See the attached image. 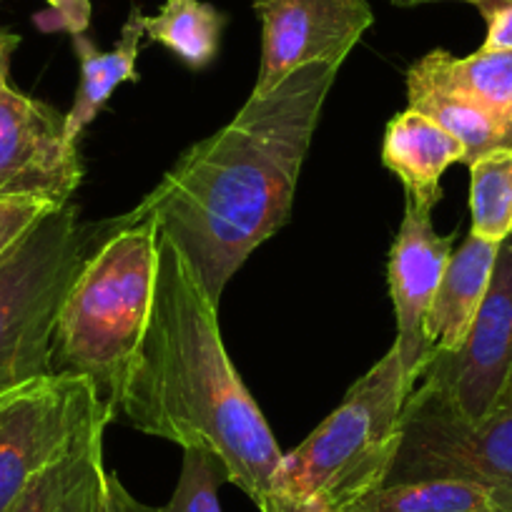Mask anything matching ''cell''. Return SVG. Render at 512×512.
<instances>
[{
	"label": "cell",
	"instance_id": "obj_23",
	"mask_svg": "<svg viewBox=\"0 0 512 512\" xmlns=\"http://www.w3.org/2000/svg\"><path fill=\"white\" fill-rule=\"evenodd\" d=\"M470 6L487 26L480 51H512V0H470Z\"/></svg>",
	"mask_w": 512,
	"mask_h": 512
},
{
	"label": "cell",
	"instance_id": "obj_28",
	"mask_svg": "<svg viewBox=\"0 0 512 512\" xmlns=\"http://www.w3.org/2000/svg\"><path fill=\"white\" fill-rule=\"evenodd\" d=\"M392 3L402 8H410V6H422V3H435V0H392ZM465 3H470V0H465Z\"/></svg>",
	"mask_w": 512,
	"mask_h": 512
},
{
	"label": "cell",
	"instance_id": "obj_15",
	"mask_svg": "<svg viewBox=\"0 0 512 512\" xmlns=\"http://www.w3.org/2000/svg\"><path fill=\"white\" fill-rule=\"evenodd\" d=\"M146 16L139 6H131L126 23L121 28L113 51H98L96 43L86 38V33L73 38V51L81 61V83H78L76 98L71 111L66 113V136L68 141L78 144V136L86 131L88 123L101 113L116 86L126 81H139L136 61H139L141 41L146 36Z\"/></svg>",
	"mask_w": 512,
	"mask_h": 512
},
{
	"label": "cell",
	"instance_id": "obj_10",
	"mask_svg": "<svg viewBox=\"0 0 512 512\" xmlns=\"http://www.w3.org/2000/svg\"><path fill=\"white\" fill-rule=\"evenodd\" d=\"M81 181V154L66 136V113L13 86L3 88L0 196H36L66 206Z\"/></svg>",
	"mask_w": 512,
	"mask_h": 512
},
{
	"label": "cell",
	"instance_id": "obj_12",
	"mask_svg": "<svg viewBox=\"0 0 512 512\" xmlns=\"http://www.w3.org/2000/svg\"><path fill=\"white\" fill-rule=\"evenodd\" d=\"M382 164L402 181L407 201L432 211L442 199V176L465 164V146L417 108L397 113L384 131Z\"/></svg>",
	"mask_w": 512,
	"mask_h": 512
},
{
	"label": "cell",
	"instance_id": "obj_9",
	"mask_svg": "<svg viewBox=\"0 0 512 512\" xmlns=\"http://www.w3.org/2000/svg\"><path fill=\"white\" fill-rule=\"evenodd\" d=\"M262 21V63L251 96H264L309 63L342 66L374 23L367 0H251Z\"/></svg>",
	"mask_w": 512,
	"mask_h": 512
},
{
	"label": "cell",
	"instance_id": "obj_18",
	"mask_svg": "<svg viewBox=\"0 0 512 512\" xmlns=\"http://www.w3.org/2000/svg\"><path fill=\"white\" fill-rule=\"evenodd\" d=\"M146 38L169 48L181 63L201 71L219 56L226 16L204 0H166L156 16H146Z\"/></svg>",
	"mask_w": 512,
	"mask_h": 512
},
{
	"label": "cell",
	"instance_id": "obj_16",
	"mask_svg": "<svg viewBox=\"0 0 512 512\" xmlns=\"http://www.w3.org/2000/svg\"><path fill=\"white\" fill-rule=\"evenodd\" d=\"M407 76L450 88L512 126V51H475L457 58L435 48L412 63Z\"/></svg>",
	"mask_w": 512,
	"mask_h": 512
},
{
	"label": "cell",
	"instance_id": "obj_19",
	"mask_svg": "<svg viewBox=\"0 0 512 512\" xmlns=\"http://www.w3.org/2000/svg\"><path fill=\"white\" fill-rule=\"evenodd\" d=\"M347 512H505L487 487L465 480H417L384 485Z\"/></svg>",
	"mask_w": 512,
	"mask_h": 512
},
{
	"label": "cell",
	"instance_id": "obj_8",
	"mask_svg": "<svg viewBox=\"0 0 512 512\" xmlns=\"http://www.w3.org/2000/svg\"><path fill=\"white\" fill-rule=\"evenodd\" d=\"M417 387L470 425L512 405V236L500 244L490 287L462 347L435 354Z\"/></svg>",
	"mask_w": 512,
	"mask_h": 512
},
{
	"label": "cell",
	"instance_id": "obj_27",
	"mask_svg": "<svg viewBox=\"0 0 512 512\" xmlns=\"http://www.w3.org/2000/svg\"><path fill=\"white\" fill-rule=\"evenodd\" d=\"M18 46H21V36L13 31H6V28H0V91L11 86V81H8V76H11V58Z\"/></svg>",
	"mask_w": 512,
	"mask_h": 512
},
{
	"label": "cell",
	"instance_id": "obj_6",
	"mask_svg": "<svg viewBox=\"0 0 512 512\" xmlns=\"http://www.w3.org/2000/svg\"><path fill=\"white\" fill-rule=\"evenodd\" d=\"M417 480L475 482L512 512V405L470 425L415 387L402 412V445L387 485Z\"/></svg>",
	"mask_w": 512,
	"mask_h": 512
},
{
	"label": "cell",
	"instance_id": "obj_5",
	"mask_svg": "<svg viewBox=\"0 0 512 512\" xmlns=\"http://www.w3.org/2000/svg\"><path fill=\"white\" fill-rule=\"evenodd\" d=\"M113 224H81L76 206L66 204L0 259V395L53 374V329L63 299Z\"/></svg>",
	"mask_w": 512,
	"mask_h": 512
},
{
	"label": "cell",
	"instance_id": "obj_21",
	"mask_svg": "<svg viewBox=\"0 0 512 512\" xmlns=\"http://www.w3.org/2000/svg\"><path fill=\"white\" fill-rule=\"evenodd\" d=\"M221 482H226V470L219 457L206 450H184L179 485L171 500L154 512H221Z\"/></svg>",
	"mask_w": 512,
	"mask_h": 512
},
{
	"label": "cell",
	"instance_id": "obj_3",
	"mask_svg": "<svg viewBox=\"0 0 512 512\" xmlns=\"http://www.w3.org/2000/svg\"><path fill=\"white\" fill-rule=\"evenodd\" d=\"M156 239L154 219L118 216L73 279L53 329L51 372L86 377L111 412L123 369L149 324Z\"/></svg>",
	"mask_w": 512,
	"mask_h": 512
},
{
	"label": "cell",
	"instance_id": "obj_26",
	"mask_svg": "<svg viewBox=\"0 0 512 512\" xmlns=\"http://www.w3.org/2000/svg\"><path fill=\"white\" fill-rule=\"evenodd\" d=\"M262 512H344V510H332V507H324L322 502L314 500H292V497H284L274 492L269 497V502L264 505Z\"/></svg>",
	"mask_w": 512,
	"mask_h": 512
},
{
	"label": "cell",
	"instance_id": "obj_7",
	"mask_svg": "<svg viewBox=\"0 0 512 512\" xmlns=\"http://www.w3.org/2000/svg\"><path fill=\"white\" fill-rule=\"evenodd\" d=\"M103 415L113 417L111 407L86 377L71 372L46 374L0 395V512Z\"/></svg>",
	"mask_w": 512,
	"mask_h": 512
},
{
	"label": "cell",
	"instance_id": "obj_13",
	"mask_svg": "<svg viewBox=\"0 0 512 512\" xmlns=\"http://www.w3.org/2000/svg\"><path fill=\"white\" fill-rule=\"evenodd\" d=\"M111 422V415L98 417L66 455L28 482L6 512H101L108 472L103 467V432Z\"/></svg>",
	"mask_w": 512,
	"mask_h": 512
},
{
	"label": "cell",
	"instance_id": "obj_11",
	"mask_svg": "<svg viewBox=\"0 0 512 512\" xmlns=\"http://www.w3.org/2000/svg\"><path fill=\"white\" fill-rule=\"evenodd\" d=\"M430 214L432 211L405 201V219L397 231L387 264V284L397 317V339L392 347L400 354L402 372L410 390H415L427 364L435 357V349L427 339V314L457 236L437 234L432 229Z\"/></svg>",
	"mask_w": 512,
	"mask_h": 512
},
{
	"label": "cell",
	"instance_id": "obj_2",
	"mask_svg": "<svg viewBox=\"0 0 512 512\" xmlns=\"http://www.w3.org/2000/svg\"><path fill=\"white\" fill-rule=\"evenodd\" d=\"M156 254L149 324L123 369L116 420L184 450L211 452L226 482L264 510L284 452L226 354L219 307L164 231Z\"/></svg>",
	"mask_w": 512,
	"mask_h": 512
},
{
	"label": "cell",
	"instance_id": "obj_25",
	"mask_svg": "<svg viewBox=\"0 0 512 512\" xmlns=\"http://www.w3.org/2000/svg\"><path fill=\"white\" fill-rule=\"evenodd\" d=\"M101 512H154V507H146L131 497V492L123 487L116 472H106V490H103Z\"/></svg>",
	"mask_w": 512,
	"mask_h": 512
},
{
	"label": "cell",
	"instance_id": "obj_24",
	"mask_svg": "<svg viewBox=\"0 0 512 512\" xmlns=\"http://www.w3.org/2000/svg\"><path fill=\"white\" fill-rule=\"evenodd\" d=\"M36 23L43 31L81 36L91 23V0H48V13L36 16Z\"/></svg>",
	"mask_w": 512,
	"mask_h": 512
},
{
	"label": "cell",
	"instance_id": "obj_1",
	"mask_svg": "<svg viewBox=\"0 0 512 512\" xmlns=\"http://www.w3.org/2000/svg\"><path fill=\"white\" fill-rule=\"evenodd\" d=\"M337 71V63H309L264 96H249L224 128L184 151L126 214L156 221L216 307L251 251L292 216L299 171Z\"/></svg>",
	"mask_w": 512,
	"mask_h": 512
},
{
	"label": "cell",
	"instance_id": "obj_22",
	"mask_svg": "<svg viewBox=\"0 0 512 512\" xmlns=\"http://www.w3.org/2000/svg\"><path fill=\"white\" fill-rule=\"evenodd\" d=\"M61 206L36 196H0V259Z\"/></svg>",
	"mask_w": 512,
	"mask_h": 512
},
{
	"label": "cell",
	"instance_id": "obj_17",
	"mask_svg": "<svg viewBox=\"0 0 512 512\" xmlns=\"http://www.w3.org/2000/svg\"><path fill=\"white\" fill-rule=\"evenodd\" d=\"M407 101L465 146L467 166L492 151L512 149V126L450 88L407 76Z\"/></svg>",
	"mask_w": 512,
	"mask_h": 512
},
{
	"label": "cell",
	"instance_id": "obj_20",
	"mask_svg": "<svg viewBox=\"0 0 512 512\" xmlns=\"http://www.w3.org/2000/svg\"><path fill=\"white\" fill-rule=\"evenodd\" d=\"M470 234L502 244L512 236V149L470 164Z\"/></svg>",
	"mask_w": 512,
	"mask_h": 512
},
{
	"label": "cell",
	"instance_id": "obj_14",
	"mask_svg": "<svg viewBox=\"0 0 512 512\" xmlns=\"http://www.w3.org/2000/svg\"><path fill=\"white\" fill-rule=\"evenodd\" d=\"M497 251L500 244L472 234L452 251L427 314V339L435 354H450L462 347L490 287Z\"/></svg>",
	"mask_w": 512,
	"mask_h": 512
},
{
	"label": "cell",
	"instance_id": "obj_4",
	"mask_svg": "<svg viewBox=\"0 0 512 512\" xmlns=\"http://www.w3.org/2000/svg\"><path fill=\"white\" fill-rule=\"evenodd\" d=\"M410 395L400 354L392 347L349 387L342 405L282 457L274 492L347 512L387 485L402 445V412Z\"/></svg>",
	"mask_w": 512,
	"mask_h": 512
}]
</instances>
